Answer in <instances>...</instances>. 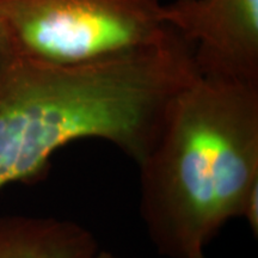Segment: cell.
Wrapping results in <instances>:
<instances>
[{"label":"cell","instance_id":"1","mask_svg":"<svg viewBox=\"0 0 258 258\" xmlns=\"http://www.w3.org/2000/svg\"><path fill=\"white\" fill-rule=\"evenodd\" d=\"M200 74L178 32L140 49L78 64L0 53V188L46 175L57 150L83 139L114 145L139 166L175 96Z\"/></svg>","mask_w":258,"mask_h":258},{"label":"cell","instance_id":"2","mask_svg":"<svg viewBox=\"0 0 258 258\" xmlns=\"http://www.w3.org/2000/svg\"><path fill=\"white\" fill-rule=\"evenodd\" d=\"M139 170L140 214L158 252L203 251L258 183V83L200 73L172 99Z\"/></svg>","mask_w":258,"mask_h":258},{"label":"cell","instance_id":"3","mask_svg":"<svg viewBox=\"0 0 258 258\" xmlns=\"http://www.w3.org/2000/svg\"><path fill=\"white\" fill-rule=\"evenodd\" d=\"M159 0H0V53L78 64L159 43Z\"/></svg>","mask_w":258,"mask_h":258},{"label":"cell","instance_id":"4","mask_svg":"<svg viewBox=\"0 0 258 258\" xmlns=\"http://www.w3.org/2000/svg\"><path fill=\"white\" fill-rule=\"evenodd\" d=\"M161 17L192 44L200 73L258 83V0H175Z\"/></svg>","mask_w":258,"mask_h":258},{"label":"cell","instance_id":"5","mask_svg":"<svg viewBox=\"0 0 258 258\" xmlns=\"http://www.w3.org/2000/svg\"><path fill=\"white\" fill-rule=\"evenodd\" d=\"M90 231L55 218L0 215V258H95Z\"/></svg>","mask_w":258,"mask_h":258},{"label":"cell","instance_id":"6","mask_svg":"<svg viewBox=\"0 0 258 258\" xmlns=\"http://www.w3.org/2000/svg\"><path fill=\"white\" fill-rule=\"evenodd\" d=\"M239 218L245 219L254 237L258 234V183L254 184L241 205Z\"/></svg>","mask_w":258,"mask_h":258},{"label":"cell","instance_id":"7","mask_svg":"<svg viewBox=\"0 0 258 258\" xmlns=\"http://www.w3.org/2000/svg\"><path fill=\"white\" fill-rule=\"evenodd\" d=\"M95 258H120V257L115 256V254H112L110 252H105V251H98Z\"/></svg>","mask_w":258,"mask_h":258},{"label":"cell","instance_id":"8","mask_svg":"<svg viewBox=\"0 0 258 258\" xmlns=\"http://www.w3.org/2000/svg\"><path fill=\"white\" fill-rule=\"evenodd\" d=\"M186 258H205V256H203V251H196Z\"/></svg>","mask_w":258,"mask_h":258}]
</instances>
